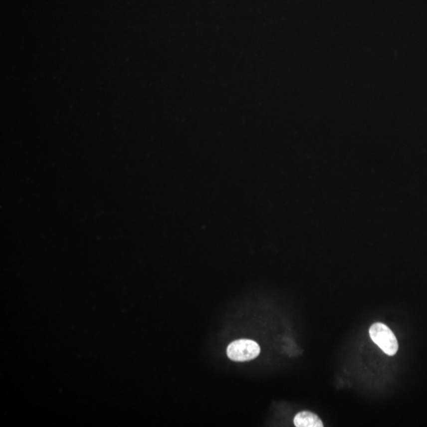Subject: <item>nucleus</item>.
<instances>
[{"label":"nucleus","instance_id":"nucleus-1","mask_svg":"<svg viewBox=\"0 0 427 427\" xmlns=\"http://www.w3.org/2000/svg\"><path fill=\"white\" fill-rule=\"evenodd\" d=\"M370 338L374 343L389 356L397 354L398 351V342L391 329L383 323H375L370 327Z\"/></svg>","mask_w":427,"mask_h":427},{"label":"nucleus","instance_id":"nucleus-2","mask_svg":"<svg viewBox=\"0 0 427 427\" xmlns=\"http://www.w3.org/2000/svg\"><path fill=\"white\" fill-rule=\"evenodd\" d=\"M226 353L232 361L247 362L256 359L260 353V347L253 340H238L228 346Z\"/></svg>","mask_w":427,"mask_h":427},{"label":"nucleus","instance_id":"nucleus-3","mask_svg":"<svg viewBox=\"0 0 427 427\" xmlns=\"http://www.w3.org/2000/svg\"><path fill=\"white\" fill-rule=\"evenodd\" d=\"M294 424L297 427H324V424L320 418L310 412H299L294 417Z\"/></svg>","mask_w":427,"mask_h":427}]
</instances>
